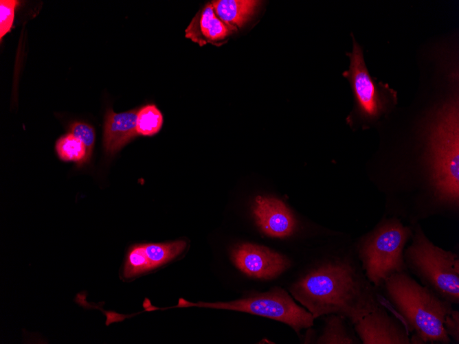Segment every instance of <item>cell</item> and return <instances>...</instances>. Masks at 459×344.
Masks as SVG:
<instances>
[{"label": "cell", "instance_id": "cell-1", "mask_svg": "<svg viewBox=\"0 0 459 344\" xmlns=\"http://www.w3.org/2000/svg\"><path fill=\"white\" fill-rule=\"evenodd\" d=\"M452 93L427 108L415 125L412 152L367 167L384 197L385 216L412 225L430 217L459 216V104Z\"/></svg>", "mask_w": 459, "mask_h": 344}, {"label": "cell", "instance_id": "cell-2", "mask_svg": "<svg viewBox=\"0 0 459 344\" xmlns=\"http://www.w3.org/2000/svg\"><path fill=\"white\" fill-rule=\"evenodd\" d=\"M290 292L315 319L337 314L352 325L383 302L367 279L355 244L314 259L293 283Z\"/></svg>", "mask_w": 459, "mask_h": 344}, {"label": "cell", "instance_id": "cell-3", "mask_svg": "<svg viewBox=\"0 0 459 344\" xmlns=\"http://www.w3.org/2000/svg\"><path fill=\"white\" fill-rule=\"evenodd\" d=\"M383 301L405 323L411 344H449L443 323L452 304L417 282L407 271L390 276L378 289Z\"/></svg>", "mask_w": 459, "mask_h": 344}, {"label": "cell", "instance_id": "cell-4", "mask_svg": "<svg viewBox=\"0 0 459 344\" xmlns=\"http://www.w3.org/2000/svg\"><path fill=\"white\" fill-rule=\"evenodd\" d=\"M412 233L411 225L383 215L354 244L363 272L377 289L392 275L407 271L403 253Z\"/></svg>", "mask_w": 459, "mask_h": 344}, {"label": "cell", "instance_id": "cell-5", "mask_svg": "<svg viewBox=\"0 0 459 344\" xmlns=\"http://www.w3.org/2000/svg\"><path fill=\"white\" fill-rule=\"evenodd\" d=\"M411 226V242L403 253L407 271L439 298L459 304L458 254L434 244L419 222Z\"/></svg>", "mask_w": 459, "mask_h": 344}, {"label": "cell", "instance_id": "cell-6", "mask_svg": "<svg viewBox=\"0 0 459 344\" xmlns=\"http://www.w3.org/2000/svg\"><path fill=\"white\" fill-rule=\"evenodd\" d=\"M348 70L343 76L350 82L355 101L354 118L362 128H369L381 117H387L397 104L396 92L388 84L378 82L370 75L363 51L353 36ZM351 118V119H352Z\"/></svg>", "mask_w": 459, "mask_h": 344}, {"label": "cell", "instance_id": "cell-7", "mask_svg": "<svg viewBox=\"0 0 459 344\" xmlns=\"http://www.w3.org/2000/svg\"><path fill=\"white\" fill-rule=\"evenodd\" d=\"M190 306L231 310L265 317L286 323L296 332L311 328L315 320L310 312L298 306L289 293L280 287L227 302L191 303L181 298L175 307Z\"/></svg>", "mask_w": 459, "mask_h": 344}, {"label": "cell", "instance_id": "cell-8", "mask_svg": "<svg viewBox=\"0 0 459 344\" xmlns=\"http://www.w3.org/2000/svg\"><path fill=\"white\" fill-rule=\"evenodd\" d=\"M353 328L362 344H411L405 323L389 312L384 301L357 321Z\"/></svg>", "mask_w": 459, "mask_h": 344}, {"label": "cell", "instance_id": "cell-9", "mask_svg": "<svg viewBox=\"0 0 459 344\" xmlns=\"http://www.w3.org/2000/svg\"><path fill=\"white\" fill-rule=\"evenodd\" d=\"M232 259L243 273L260 279H273L291 266V262L284 255L269 248L250 243L234 248Z\"/></svg>", "mask_w": 459, "mask_h": 344}, {"label": "cell", "instance_id": "cell-10", "mask_svg": "<svg viewBox=\"0 0 459 344\" xmlns=\"http://www.w3.org/2000/svg\"><path fill=\"white\" fill-rule=\"evenodd\" d=\"M255 221L266 235L286 238L296 230L298 222L289 208L281 200L266 196L256 197L253 207Z\"/></svg>", "mask_w": 459, "mask_h": 344}, {"label": "cell", "instance_id": "cell-11", "mask_svg": "<svg viewBox=\"0 0 459 344\" xmlns=\"http://www.w3.org/2000/svg\"><path fill=\"white\" fill-rule=\"evenodd\" d=\"M186 242L177 240L169 243L140 244L133 246L127 254L124 275L131 278L156 268L173 259L185 249Z\"/></svg>", "mask_w": 459, "mask_h": 344}, {"label": "cell", "instance_id": "cell-12", "mask_svg": "<svg viewBox=\"0 0 459 344\" xmlns=\"http://www.w3.org/2000/svg\"><path fill=\"white\" fill-rule=\"evenodd\" d=\"M236 30L223 23L216 14L212 3H206L185 30V36L202 47L208 43L221 46Z\"/></svg>", "mask_w": 459, "mask_h": 344}, {"label": "cell", "instance_id": "cell-13", "mask_svg": "<svg viewBox=\"0 0 459 344\" xmlns=\"http://www.w3.org/2000/svg\"><path fill=\"white\" fill-rule=\"evenodd\" d=\"M138 110L116 113L107 111L103 133V145L108 154H114L137 135L136 119Z\"/></svg>", "mask_w": 459, "mask_h": 344}, {"label": "cell", "instance_id": "cell-14", "mask_svg": "<svg viewBox=\"0 0 459 344\" xmlns=\"http://www.w3.org/2000/svg\"><path fill=\"white\" fill-rule=\"evenodd\" d=\"M256 0H216L211 1L218 17L236 31L243 27L261 3Z\"/></svg>", "mask_w": 459, "mask_h": 344}, {"label": "cell", "instance_id": "cell-15", "mask_svg": "<svg viewBox=\"0 0 459 344\" xmlns=\"http://www.w3.org/2000/svg\"><path fill=\"white\" fill-rule=\"evenodd\" d=\"M346 319L337 314H326L322 333L315 341L318 344H360L354 328L350 329Z\"/></svg>", "mask_w": 459, "mask_h": 344}, {"label": "cell", "instance_id": "cell-16", "mask_svg": "<svg viewBox=\"0 0 459 344\" xmlns=\"http://www.w3.org/2000/svg\"><path fill=\"white\" fill-rule=\"evenodd\" d=\"M56 150L59 158L65 161L82 163L89 160L86 146L71 133L58 139Z\"/></svg>", "mask_w": 459, "mask_h": 344}, {"label": "cell", "instance_id": "cell-17", "mask_svg": "<svg viewBox=\"0 0 459 344\" xmlns=\"http://www.w3.org/2000/svg\"><path fill=\"white\" fill-rule=\"evenodd\" d=\"M163 122V115L158 108L155 104H147L137 111V133L143 136L155 135L161 128Z\"/></svg>", "mask_w": 459, "mask_h": 344}, {"label": "cell", "instance_id": "cell-18", "mask_svg": "<svg viewBox=\"0 0 459 344\" xmlns=\"http://www.w3.org/2000/svg\"><path fill=\"white\" fill-rule=\"evenodd\" d=\"M20 2L17 0L0 1V41L8 33L13 25L14 13Z\"/></svg>", "mask_w": 459, "mask_h": 344}, {"label": "cell", "instance_id": "cell-19", "mask_svg": "<svg viewBox=\"0 0 459 344\" xmlns=\"http://www.w3.org/2000/svg\"><path fill=\"white\" fill-rule=\"evenodd\" d=\"M69 133L81 140L87 150L88 159L91 157L95 142L93 128L84 122H74L69 126Z\"/></svg>", "mask_w": 459, "mask_h": 344}, {"label": "cell", "instance_id": "cell-20", "mask_svg": "<svg viewBox=\"0 0 459 344\" xmlns=\"http://www.w3.org/2000/svg\"><path fill=\"white\" fill-rule=\"evenodd\" d=\"M443 327L446 334L456 344L459 343V311L452 310L444 321Z\"/></svg>", "mask_w": 459, "mask_h": 344}]
</instances>
